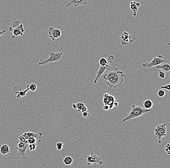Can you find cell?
<instances>
[{
    "instance_id": "39",
    "label": "cell",
    "mask_w": 170,
    "mask_h": 168,
    "mask_svg": "<svg viewBox=\"0 0 170 168\" xmlns=\"http://www.w3.org/2000/svg\"><path fill=\"white\" fill-rule=\"evenodd\" d=\"M119 103L117 102V101H116L115 102L114 104V107H117L119 106Z\"/></svg>"
},
{
    "instance_id": "20",
    "label": "cell",
    "mask_w": 170,
    "mask_h": 168,
    "mask_svg": "<svg viewBox=\"0 0 170 168\" xmlns=\"http://www.w3.org/2000/svg\"><path fill=\"white\" fill-rule=\"evenodd\" d=\"M153 102L150 100H147L144 103V107L146 109H150L153 107Z\"/></svg>"
},
{
    "instance_id": "28",
    "label": "cell",
    "mask_w": 170,
    "mask_h": 168,
    "mask_svg": "<svg viewBox=\"0 0 170 168\" xmlns=\"http://www.w3.org/2000/svg\"><path fill=\"white\" fill-rule=\"evenodd\" d=\"M165 92L164 90H160L158 91V96L160 97H164L165 95Z\"/></svg>"
},
{
    "instance_id": "16",
    "label": "cell",
    "mask_w": 170,
    "mask_h": 168,
    "mask_svg": "<svg viewBox=\"0 0 170 168\" xmlns=\"http://www.w3.org/2000/svg\"><path fill=\"white\" fill-rule=\"evenodd\" d=\"M10 152V148L7 144L0 145V155L5 156Z\"/></svg>"
},
{
    "instance_id": "24",
    "label": "cell",
    "mask_w": 170,
    "mask_h": 168,
    "mask_svg": "<svg viewBox=\"0 0 170 168\" xmlns=\"http://www.w3.org/2000/svg\"><path fill=\"white\" fill-rule=\"evenodd\" d=\"M85 106V104L83 103H77V112H81L82 109Z\"/></svg>"
},
{
    "instance_id": "40",
    "label": "cell",
    "mask_w": 170,
    "mask_h": 168,
    "mask_svg": "<svg viewBox=\"0 0 170 168\" xmlns=\"http://www.w3.org/2000/svg\"><path fill=\"white\" fill-rule=\"evenodd\" d=\"M72 107H73V109H77V104H75V103H73V105H72Z\"/></svg>"
},
{
    "instance_id": "19",
    "label": "cell",
    "mask_w": 170,
    "mask_h": 168,
    "mask_svg": "<svg viewBox=\"0 0 170 168\" xmlns=\"http://www.w3.org/2000/svg\"><path fill=\"white\" fill-rule=\"evenodd\" d=\"M129 34L126 32H124L123 33H122L121 35V40H120L124 41L125 43H126L127 44H128L129 41Z\"/></svg>"
},
{
    "instance_id": "22",
    "label": "cell",
    "mask_w": 170,
    "mask_h": 168,
    "mask_svg": "<svg viewBox=\"0 0 170 168\" xmlns=\"http://www.w3.org/2000/svg\"><path fill=\"white\" fill-rule=\"evenodd\" d=\"M21 90H22V89H21V86H19V85H16L15 86H14L13 88V92L15 94H18L20 92Z\"/></svg>"
},
{
    "instance_id": "27",
    "label": "cell",
    "mask_w": 170,
    "mask_h": 168,
    "mask_svg": "<svg viewBox=\"0 0 170 168\" xmlns=\"http://www.w3.org/2000/svg\"><path fill=\"white\" fill-rule=\"evenodd\" d=\"M57 149L58 150V151H61L63 149V144L62 142H59L56 144Z\"/></svg>"
},
{
    "instance_id": "17",
    "label": "cell",
    "mask_w": 170,
    "mask_h": 168,
    "mask_svg": "<svg viewBox=\"0 0 170 168\" xmlns=\"http://www.w3.org/2000/svg\"><path fill=\"white\" fill-rule=\"evenodd\" d=\"M156 69H162V71L165 72H169L170 71V65L169 64H163L159 65L155 67Z\"/></svg>"
},
{
    "instance_id": "2",
    "label": "cell",
    "mask_w": 170,
    "mask_h": 168,
    "mask_svg": "<svg viewBox=\"0 0 170 168\" xmlns=\"http://www.w3.org/2000/svg\"><path fill=\"white\" fill-rule=\"evenodd\" d=\"M150 111V109H143L140 106H136L133 105L132 106L131 110L129 114V115L123 119V122L125 123L127 121H129L131 119L139 118L145 113Z\"/></svg>"
},
{
    "instance_id": "11",
    "label": "cell",
    "mask_w": 170,
    "mask_h": 168,
    "mask_svg": "<svg viewBox=\"0 0 170 168\" xmlns=\"http://www.w3.org/2000/svg\"><path fill=\"white\" fill-rule=\"evenodd\" d=\"M111 69V66H110L109 65H106L105 66H102L101 67L100 69H99V71L97 72V75L96 76L95 80L94 81V84H97V80H98V79L101 77H102V76L103 75V74L105 71H109Z\"/></svg>"
},
{
    "instance_id": "9",
    "label": "cell",
    "mask_w": 170,
    "mask_h": 168,
    "mask_svg": "<svg viewBox=\"0 0 170 168\" xmlns=\"http://www.w3.org/2000/svg\"><path fill=\"white\" fill-rule=\"evenodd\" d=\"M48 34L49 38L53 41H54L55 39L59 38L61 35V30L59 29L55 28V27L52 26L49 27Z\"/></svg>"
},
{
    "instance_id": "34",
    "label": "cell",
    "mask_w": 170,
    "mask_h": 168,
    "mask_svg": "<svg viewBox=\"0 0 170 168\" xmlns=\"http://www.w3.org/2000/svg\"><path fill=\"white\" fill-rule=\"evenodd\" d=\"M20 21H14V22H13V28H15L16 27H17L18 25L20 24Z\"/></svg>"
},
{
    "instance_id": "36",
    "label": "cell",
    "mask_w": 170,
    "mask_h": 168,
    "mask_svg": "<svg viewBox=\"0 0 170 168\" xmlns=\"http://www.w3.org/2000/svg\"><path fill=\"white\" fill-rule=\"evenodd\" d=\"M103 109L105 111H108V110L110 109L109 107H108L107 105H103Z\"/></svg>"
},
{
    "instance_id": "1",
    "label": "cell",
    "mask_w": 170,
    "mask_h": 168,
    "mask_svg": "<svg viewBox=\"0 0 170 168\" xmlns=\"http://www.w3.org/2000/svg\"><path fill=\"white\" fill-rule=\"evenodd\" d=\"M125 75L123 72L115 67L114 71H108L102 77L107 81V84L111 88H117L124 82Z\"/></svg>"
},
{
    "instance_id": "32",
    "label": "cell",
    "mask_w": 170,
    "mask_h": 168,
    "mask_svg": "<svg viewBox=\"0 0 170 168\" xmlns=\"http://www.w3.org/2000/svg\"><path fill=\"white\" fill-rule=\"evenodd\" d=\"M82 116L84 118H89L90 116V114L89 112L87 111H85L82 113Z\"/></svg>"
},
{
    "instance_id": "3",
    "label": "cell",
    "mask_w": 170,
    "mask_h": 168,
    "mask_svg": "<svg viewBox=\"0 0 170 168\" xmlns=\"http://www.w3.org/2000/svg\"><path fill=\"white\" fill-rule=\"evenodd\" d=\"M167 123H163L159 124L154 129L155 137L158 140L159 144L161 143V138L162 137H165L167 136Z\"/></svg>"
},
{
    "instance_id": "35",
    "label": "cell",
    "mask_w": 170,
    "mask_h": 168,
    "mask_svg": "<svg viewBox=\"0 0 170 168\" xmlns=\"http://www.w3.org/2000/svg\"><path fill=\"white\" fill-rule=\"evenodd\" d=\"M165 151L168 155H170V144L168 143L166 146Z\"/></svg>"
},
{
    "instance_id": "31",
    "label": "cell",
    "mask_w": 170,
    "mask_h": 168,
    "mask_svg": "<svg viewBox=\"0 0 170 168\" xmlns=\"http://www.w3.org/2000/svg\"><path fill=\"white\" fill-rule=\"evenodd\" d=\"M159 76L161 78L164 79L165 77V74L163 71H159Z\"/></svg>"
},
{
    "instance_id": "33",
    "label": "cell",
    "mask_w": 170,
    "mask_h": 168,
    "mask_svg": "<svg viewBox=\"0 0 170 168\" xmlns=\"http://www.w3.org/2000/svg\"><path fill=\"white\" fill-rule=\"evenodd\" d=\"M161 89H165V90H170V84H168L167 85L164 86H161Z\"/></svg>"
},
{
    "instance_id": "14",
    "label": "cell",
    "mask_w": 170,
    "mask_h": 168,
    "mask_svg": "<svg viewBox=\"0 0 170 168\" xmlns=\"http://www.w3.org/2000/svg\"><path fill=\"white\" fill-rule=\"evenodd\" d=\"M114 58V57L113 55H110L108 59H106L105 57H102L99 60V64L101 67L108 65L109 63H112Z\"/></svg>"
},
{
    "instance_id": "13",
    "label": "cell",
    "mask_w": 170,
    "mask_h": 168,
    "mask_svg": "<svg viewBox=\"0 0 170 168\" xmlns=\"http://www.w3.org/2000/svg\"><path fill=\"white\" fill-rule=\"evenodd\" d=\"M29 144H27L24 147L22 148H19L18 147L16 148V149L18 151L17 156L19 159H26L27 157L26 151L28 148Z\"/></svg>"
},
{
    "instance_id": "4",
    "label": "cell",
    "mask_w": 170,
    "mask_h": 168,
    "mask_svg": "<svg viewBox=\"0 0 170 168\" xmlns=\"http://www.w3.org/2000/svg\"><path fill=\"white\" fill-rule=\"evenodd\" d=\"M63 53V52H60V53L51 52L49 58H47L46 59H41L40 60V61L38 62V64L39 65H45L49 63H53V62L58 61L61 59Z\"/></svg>"
},
{
    "instance_id": "10",
    "label": "cell",
    "mask_w": 170,
    "mask_h": 168,
    "mask_svg": "<svg viewBox=\"0 0 170 168\" xmlns=\"http://www.w3.org/2000/svg\"><path fill=\"white\" fill-rule=\"evenodd\" d=\"M42 132H39L38 133H33V132H25L22 136H23L26 140H28L29 138H31V137H33V138H36V140L39 142H42L41 138H42Z\"/></svg>"
},
{
    "instance_id": "29",
    "label": "cell",
    "mask_w": 170,
    "mask_h": 168,
    "mask_svg": "<svg viewBox=\"0 0 170 168\" xmlns=\"http://www.w3.org/2000/svg\"><path fill=\"white\" fill-rule=\"evenodd\" d=\"M136 39V36L135 35H129V41H130V42H131V43L133 42V41L135 40Z\"/></svg>"
},
{
    "instance_id": "38",
    "label": "cell",
    "mask_w": 170,
    "mask_h": 168,
    "mask_svg": "<svg viewBox=\"0 0 170 168\" xmlns=\"http://www.w3.org/2000/svg\"><path fill=\"white\" fill-rule=\"evenodd\" d=\"M5 32H6V30H3L0 31V36H1L2 35H3Z\"/></svg>"
},
{
    "instance_id": "41",
    "label": "cell",
    "mask_w": 170,
    "mask_h": 168,
    "mask_svg": "<svg viewBox=\"0 0 170 168\" xmlns=\"http://www.w3.org/2000/svg\"><path fill=\"white\" fill-rule=\"evenodd\" d=\"M120 41H121V44L122 45L124 46L125 45H126V43H125L124 41H122V40H120Z\"/></svg>"
},
{
    "instance_id": "18",
    "label": "cell",
    "mask_w": 170,
    "mask_h": 168,
    "mask_svg": "<svg viewBox=\"0 0 170 168\" xmlns=\"http://www.w3.org/2000/svg\"><path fill=\"white\" fill-rule=\"evenodd\" d=\"M29 90V89L28 87H27L26 89H25L23 91L21 90L20 91V92L19 93L17 96V100L19 101V102H20L21 101V97H25L27 93L28 92Z\"/></svg>"
},
{
    "instance_id": "23",
    "label": "cell",
    "mask_w": 170,
    "mask_h": 168,
    "mask_svg": "<svg viewBox=\"0 0 170 168\" xmlns=\"http://www.w3.org/2000/svg\"><path fill=\"white\" fill-rule=\"evenodd\" d=\"M26 86L28 88L29 90L32 91V92L35 91L37 90V86H36V84H35L34 83L27 85Z\"/></svg>"
},
{
    "instance_id": "26",
    "label": "cell",
    "mask_w": 170,
    "mask_h": 168,
    "mask_svg": "<svg viewBox=\"0 0 170 168\" xmlns=\"http://www.w3.org/2000/svg\"><path fill=\"white\" fill-rule=\"evenodd\" d=\"M27 141H28V143L29 144H31L36 143L37 140H36V138H33V137H31V138H29L27 140Z\"/></svg>"
},
{
    "instance_id": "6",
    "label": "cell",
    "mask_w": 170,
    "mask_h": 168,
    "mask_svg": "<svg viewBox=\"0 0 170 168\" xmlns=\"http://www.w3.org/2000/svg\"><path fill=\"white\" fill-rule=\"evenodd\" d=\"M166 61L165 59H163V57L161 55H158V57H155L149 63H143L142 67L144 68H150L161 64Z\"/></svg>"
},
{
    "instance_id": "37",
    "label": "cell",
    "mask_w": 170,
    "mask_h": 168,
    "mask_svg": "<svg viewBox=\"0 0 170 168\" xmlns=\"http://www.w3.org/2000/svg\"><path fill=\"white\" fill-rule=\"evenodd\" d=\"M87 111V107L85 105V106L83 107V109H82V110H81V112L83 113L84 112Z\"/></svg>"
},
{
    "instance_id": "21",
    "label": "cell",
    "mask_w": 170,
    "mask_h": 168,
    "mask_svg": "<svg viewBox=\"0 0 170 168\" xmlns=\"http://www.w3.org/2000/svg\"><path fill=\"white\" fill-rule=\"evenodd\" d=\"M73 162V159L71 157L67 156L64 157L63 159V163L66 166H70Z\"/></svg>"
},
{
    "instance_id": "42",
    "label": "cell",
    "mask_w": 170,
    "mask_h": 168,
    "mask_svg": "<svg viewBox=\"0 0 170 168\" xmlns=\"http://www.w3.org/2000/svg\"><path fill=\"white\" fill-rule=\"evenodd\" d=\"M45 166H46V164L45 163L44 164V166H43V168H45Z\"/></svg>"
},
{
    "instance_id": "5",
    "label": "cell",
    "mask_w": 170,
    "mask_h": 168,
    "mask_svg": "<svg viewBox=\"0 0 170 168\" xmlns=\"http://www.w3.org/2000/svg\"><path fill=\"white\" fill-rule=\"evenodd\" d=\"M85 158L87 160V163L89 166H91V165H93V166H96L97 165H101L103 164V161H102L101 158L94 152H91L90 155H86L85 156Z\"/></svg>"
},
{
    "instance_id": "30",
    "label": "cell",
    "mask_w": 170,
    "mask_h": 168,
    "mask_svg": "<svg viewBox=\"0 0 170 168\" xmlns=\"http://www.w3.org/2000/svg\"><path fill=\"white\" fill-rule=\"evenodd\" d=\"M19 141H20V142H23L26 143V144H28V143L27 140H26V139L23 136H20L19 137Z\"/></svg>"
},
{
    "instance_id": "15",
    "label": "cell",
    "mask_w": 170,
    "mask_h": 168,
    "mask_svg": "<svg viewBox=\"0 0 170 168\" xmlns=\"http://www.w3.org/2000/svg\"><path fill=\"white\" fill-rule=\"evenodd\" d=\"M140 6V3L138 2L135 1L130 2V9L133 11V15L136 16V13L137 12L139 6Z\"/></svg>"
},
{
    "instance_id": "7",
    "label": "cell",
    "mask_w": 170,
    "mask_h": 168,
    "mask_svg": "<svg viewBox=\"0 0 170 168\" xmlns=\"http://www.w3.org/2000/svg\"><path fill=\"white\" fill-rule=\"evenodd\" d=\"M117 100L114 96L109 94L108 93H105L103 94V103L105 105H107L109 107L110 109L114 108V104Z\"/></svg>"
},
{
    "instance_id": "8",
    "label": "cell",
    "mask_w": 170,
    "mask_h": 168,
    "mask_svg": "<svg viewBox=\"0 0 170 168\" xmlns=\"http://www.w3.org/2000/svg\"><path fill=\"white\" fill-rule=\"evenodd\" d=\"M9 31L13 32V35L12 36V38L14 39L16 36H22L23 35V33L25 32V29L23 28V25L22 24H20L17 27L15 28H13L12 27H10L9 28Z\"/></svg>"
},
{
    "instance_id": "25",
    "label": "cell",
    "mask_w": 170,
    "mask_h": 168,
    "mask_svg": "<svg viewBox=\"0 0 170 168\" xmlns=\"http://www.w3.org/2000/svg\"><path fill=\"white\" fill-rule=\"evenodd\" d=\"M37 146V144L36 143H33V144H29L28 148L30 151H35V150L36 149Z\"/></svg>"
},
{
    "instance_id": "12",
    "label": "cell",
    "mask_w": 170,
    "mask_h": 168,
    "mask_svg": "<svg viewBox=\"0 0 170 168\" xmlns=\"http://www.w3.org/2000/svg\"><path fill=\"white\" fill-rule=\"evenodd\" d=\"M88 0H69V3L66 5L67 7L70 6H81L83 5H87Z\"/></svg>"
}]
</instances>
